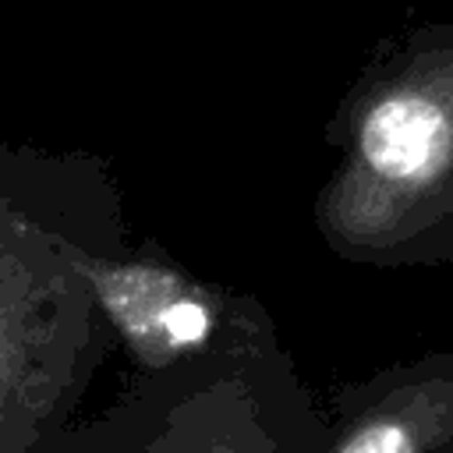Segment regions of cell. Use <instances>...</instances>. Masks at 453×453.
Here are the masks:
<instances>
[{"label":"cell","instance_id":"6da1fadb","mask_svg":"<svg viewBox=\"0 0 453 453\" xmlns=\"http://www.w3.org/2000/svg\"><path fill=\"white\" fill-rule=\"evenodd\" d=\"M127 244L110 163L0 138V453H60L113 350L78 251Z\"/></svg>","mask_w":453,"mask_h":453},{"label":"cell","instance_id":"7a4b0ae2","mask_svg":"<svg viewBox=\"0 0 453 453\" xmlns=\"http://www.w3.org/2000/svg\"><path fill=\"white\" fill-rule=\"evenodd\" d=\"M336 163L311 198L322 244L357 265L453 262V21L375 46L326 124Z\"/></svg>","mask_w":453,"mask_h":453},{"label":"cell","instance_id":"3957f363","mask_svg":"<svg viewBox=\"0 0 453 453\" xmlns=\"http://www.w3.org/2000/svg\"><path fill=\"white\" fill-rule=\"evenodd\" d=\"M322 411L283 343L134 375L60 453H315Z\"/></svg>","mask_w":453,"mask_h":453},{"label":"cell","instance_id":"277c9868","mask_svg":"<svg viewBox=\"0 0 453 453\" xmlns=\"http://www.w3.org/2000/svg\"><path fill=\"white\" fill-rule=\"evenodd\" d=\"M78 273L134 375L280 343L276 319L255 294L188 269L156 237L127 241L113 255L81 248Z\"/></svg>","mask_w":453,"mask_h":453},{"label":"cell","instance_id":"5b68a950","mask_svg":"<svg viewBox=\"0 0 453 453\" xmlns=\"http://www.w3.org/2000/svg\"><path fill=\"white\" fill-rule=\"evenodd\" d=\"M315 453H453V343L336 389Z\"/></svg>","mask_w":453,"mask_h":453}]
</instances>
